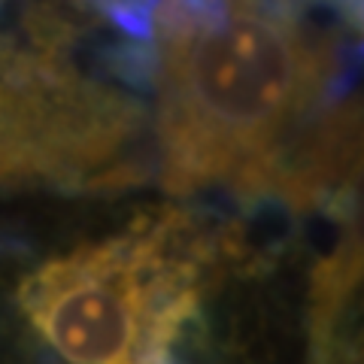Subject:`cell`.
<instances>
[{
	"instance_id": "obj_1",
	"label": "cell",
	"mask_w": 364,
	"mask_h": 364,
	"mask_svg": "<svg viewBox=\"0 0 364 364\" xmlns=\"http://www.w3.org/2000/svg\"><path fill=\"white\" fill-rule=\"evenodd\" d=\"M337 67L328 33L291 6L222 4L155 13L158 170L170 195L249 188L325 97Z\"/></svg>"
},
{
	"instance_id": "obj_3",
	"label": "cell",
	"mask_w": 364,
	"mask_h": 364,
	"mask_svg": "<svg viewBox=\"0 0 364 364\" xmlns=\"http://www.w3.org/2000/svg\"><path fill=\"white\" fill-rule=\"evenodd\" d=\"M52 28L0 37V191L109 182L140 131V107L61 58Z\"/></svg>"
},
{
	"instance_id": "obj_2",
	"label": "cell",
	"mask_w": 364,
	"mask_h": 364,
	"mask_svg": "<svg viewBox=\"0 0 364 364\" xmlns=\"http://www.w3.org/2000/svg\"><path fill=\"white\" fill-rule=\"evenodd\" d=\"M176 213L40 258L18 277L16 316L61 364H173L203 294L200 255Z\"/></svg>"
},
{
	"instance_id": "obj_4",
	"label": "cell",
	"mask_w": 364,
	"mask_h": 364,
	"mask_svg": "<svg viewBox=\"0 0 364 364\" xmlns=\"http://www.w3.org/2000/svg\"><path fill=\"white\" fill-rule=\"evenodd\" d=\"M294 186L301 195H331V237L310 282L316 355L325 364L364 361V100L306 146Z\"/></svg>"
}]
</instances>
